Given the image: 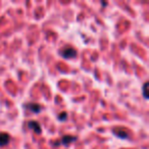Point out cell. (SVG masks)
Returning <instances> with one entry per match:
<instances>
[{
    "label": "cell",
    "mask_w": 149,
    "mask_h": 149,
    "mask_svg": "<svg viewBox=\"0 0 149 149\" xmlns=\"http://www.w3.org/2000/svg\"><path fill=\"white\" fill-rule=\"evenodd\" d=\"M76 140H77V137L70 136V135H68V136L62 137L61 143H62V144H64V145H68V144H70V143H72V142H74Z\"/></svg>",
    "instance_id": "5b68a950"
},
{
    "label": "cell",
    "mask_w": 149,
    "mask_h": 149,
    "mask_svg": "<svg viewBox=\"0 0 149 149\" xmlns=\"http://www.w3.org/2000/svg\"><path fill=\"white\" fill-rule=\"evenodd\" d=\"M26 108L29 109L30 111L34 112V113H39L42 109L41 105L38 103H28V104H26Z\"/></svg>",
    "instance_id": "7a4b0ae2"
},
{
    "label": "cell",
    "mask_w": 149,
    "mask_h": 149,
    "mask_svg": "<svg viewBox=\"0 0 149 149\" xmlns=\"http://www.w3.org/2000/svg\"><path fill=\"white\" fill-rule=\"evenodd\" d=\"M28 127H29L30 129H32L34 132L37 133V134L41 133V126L39 125V123L35 122V120H30V122L28 123Z\"/></svg>",
    "instance_id": "3957f363"
},
{
    "label": "cell",
    "mask_w": 149,
    "mask_h": 149,
    "mask_svg": "<svg viewBox=\"0 0 149 149\" xmlns=\"http://www.w3.org/2000/svg\"><path fill=\"white\" fill-rule=\"evenodd\" d=\"M60 54L63 56L64 58H72L77 55V51L72 47H65L60 51Z\"/></svg>",
    "instance_id": "6da1fadb"
},
{
    "label": "cell",
    "mask_w": 149,
    "mask_h": 149,
    "mask_svg": "<svg viewBox=\"0 0 149 149\" xmlns=\"http://www.w3.org/2000/svg\"><path fill=\"white\" fill-rule=\"evenodd\" d=\"M147 86H148V83H145L144 86H143V95H144L145 98H148V94H147Z\"/></svg>",
    "instance_id": "52a82bcc"
},
{
    "label": "cell",
    "mask_w": 149,
    "mask_h": 149,
    "mask_svg": "<svg viewBox=\"0 0 149 149\" xmlns=\"http://www.w3.org/2000/svg\"><path fill=\"white\" fill-rule=\"evenodd\" d=\"M66 118H68V114H66L65 112H62V113H60L59 116H58V120H64Z\"/></svg>",
    "instance_id": "ba28073f"
},
{
    "label": "cell",
    "mask_w": 149,
    "mask_h": 149,
    "mask_svg": "<svg viewBox=\"0 0 149 149\" xmlns=\"http://www.w3.org/2000/svg\"><path fill=\"white\" fill-rule=\"evenodd\" d=\"M9 141H10V137H9L8 134H6V133L0 134V146H6L9 143Z\"/></svg>",
    "instance_id": "277c9868"
},
{
    "label": "cell",
    "mask_w": 149,
    "mask_h": 149,
    "mask_svg": "<svg viewBox=\"0 0 149 149\" xmlns=\"http://www.w3.org/2000/svg\"><path fill=\"white\" fill-rule=\"evenodd\" d=\"M113 133L116 135H118V137H120V138H124V139L125 138H128V137H129V135L127 134V133L125 132V131H122V132H120V131H116V130H114Z\"/></svg>",
    "instance_id": "8992f818"
}]
</instances>
